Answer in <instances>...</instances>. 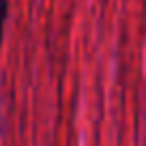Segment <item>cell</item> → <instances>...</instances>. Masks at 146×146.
Returning a JSON list of instances; mask_svg holds the SVG:
<instances>
[{"mask_svg": "<svg viewBox=\"0 0 146 146\" xmlns=\"http://www.w3.org/2000/svg\"><path fill=\"white\" fill-rule=\"evenodd\" d=\"M7 13H9V0H0V43H2V30H5Z\"/></svg>", "mask_w": 146, "mask_h": 146, "instance_id": "6da1fadb", "label": "cell"}]
</instances>
